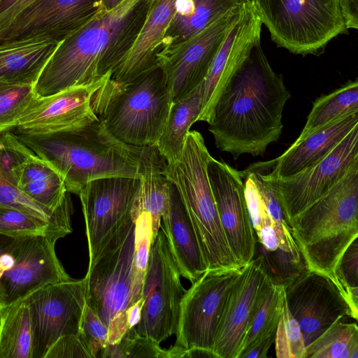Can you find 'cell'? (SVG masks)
<instances>
[{
    "label": "cell",
    "instance_id": "obj_4",
    "mask_svg": "<svg viewBox=\"0 0 358 358\" xmlns=\"http://www.w3.org/2000/svg\"><path fill=\"white\" fill-rule=\"evenodd\" d=\"M110 76L92 96L94 113L119 141L156 146L172 103L162 69L157 66L126 83Z\"/></svg>",
    "mask_w": 358,
    "mask_h": 358
},
{
    "label": "cell",
    "instance_id": "obj_8",
    "mask_svg": "<svg viewBox=\"0 0 358 358\" xmlns=\"http://www.w3.org/2000/svg\"><path fill=\"white\" fill-rule=\"evenodd\" d=\"M57 241L46 236L0 234V307L27 299L38 289L70 276L55 252Z\"/></svg>",
    "mask_w": 358,
    "mask_h": 358
},
{
    "label": "cell",
    "instance_id": "obj_15",
    "mask_svg": "<svg viewBox=\"0 0 358 358\" xmlns=\"http://www.w3.org/2000/svg\"><path fill=\"white\" fill-rule=\"evenodd\" d=\"M357 164L358 125L321 159L290 176H278V196L289 223L327 194Z\"/></svg>",
    "mask_w": 358,
    "mask_h": 358
},
{
    "label": "cell",
    "instance_id": "obj_24",
    "mask_svg": "<svg viewBox=\"0 0 358 358\" xmlns=\"http://www.w3.org/2000/svg\"><path fill=\"white\" fill-rule=\"evenodd\" d=\"M357 125L358 113L346 115L306 138L294 141L274 159L278 176H290L321 159Z\"/></svg>",
    "mask_w": 358,
    "mask_h": 358
},
{
    "label": "cell",
    "instance_id": "obj_19",
    "mask_svg": "<svg viewBox=\"0 0 358 358\" xmlns=\"http://www.w3.org/2000/svg\"><path fill=\"white\" fill-rule=\"evenodd\" d=\"M103 7L102 0H39L0 30V43L33 38L60 42Z\"/></svg>",
    "mask_w": 358,
    "mask_h": 358
},
{
    "label": "cell",
    "instance_id": "obj_1",
    "mask_svg": "<svg viewBox=\"0 0 358 358\" xmlns=\"http://www.w3.org/2000/svg\"><path fill=\"white\" fill-rule=\"evenodd\" d=\"M291 94L270 65L260 43L230 79L215 106L208 131L220 150L236 160L262 156L282 134V112Z\"/></svg>",
    "mask_w": 358,
    "mask_h": 358
},
{
    "label": "cell",
    "instance_id": "obj_28",
    "mask_svg": "<svg viewBox=\"0 0 358 358\" xmlns=\"http://www.w3.org/2000/svg\"><path fill=\"white\" fill-rule=\"evenodd\" d=\"M17 187L36 201L53 210L60 206L68 192L57 171L36 155L24 164Z\"/></svg>",
    "mask_w": 358,
    "mask_h": 358
},
{
    "label": "cell",
    "instance_id": "obj_7",
    "mask_svg": "<svg viewBox=\"0 0 358 358\" xmlns=\"http://www.w3.org/2000/svg\"><path fill=\"white\" fill-rule=\"evenodd\" d=\"M278 47L294 55L319 56L328 43L348 34L339 0H253Z\"/></svg>",
    "mask_w": 358,
    "mask_h": 358
},
{
    "label": "cell",
    "instance_id": "obj_25",
    "mask_svg": "<svg viewBox=\"0 0 358 358\" xmlns=\"http://www.w3.org/2000/svg\"><path fill=\"white\" fill-rule=\"evenodd\" d=\"M59 43L33 38L0 43V83L34 86Z\"/></svg>",
    "mask_w": 358,
    "mask_h": 358
},
{
    "label": "cell",
    "instance_id": "obj_37",
    "mask_svg": "<svg viewBox=\"0 0 358 358\" xmlns=\"http://www.w3.org/2000/svg\"><path fill=\"white\" fill-rule=\"evenodd\" d=\"M34 97L33 85L0 83V133L15 127Z\"/></svg>",
    "mask_w": 358,
    "mask_h": 358
},
{
    "label": "cell",
    "instance_id": "obj_50",
    "mask_svg": "<svg viewBox=\"0 0 358 358\" xmlns=\"http://www.w3.org/2000/svg\"><path fill=\"white\" fill-rule=\"evenodd\" d=\"M1 307H0V324H1Z\"/></svg>",
    "mask_w": 358,
    "mask_h": 358
},
{
    "label": "cell",
    "instance_id": "obj_29",
    "mask_svg": "<svg viewBox=\"0 0 358 358\" xmlns=\"http://www.w3.org/2000/svg\"><path fill=\"white\" fill-rule=\"evenodd\" d=\"M358 113V80L348 83L328 94L317 99L306 122L295 141H299L332 122Z\"/></svg>",
    "mask_w": 358,
    "mask_h": 358
},
{
    "label": "cell",
    "instance_id": "obj_45",
    "mask_svg": "<svg viewBox=\"0 0 358 358\" xmlns=\"http://www.w3.org/2000/svg\"><path fill=\"white\" fill-rule=\"evenodd\" d=\"M276 329L256 343L243 358H266L271 346L275 343Z\"/></svg>",
    "mask_w": 358,
    "mask_h": 358
},
{
    "label": "cell",
    "instance_id": "obj_46",
    "mask_svg": "<svg viewBox=\"0 0 358 358\" xmlns=\"http://www.w3.org/2000/svg\"><path fill=\"white\" fill-rule=\"evenodd\" d=\"M39 0H18L0 14V30L9 24L21 12Z\"/></svg>",
    "mask_w": 358,
    "mask_h": 358
},
{
    "label": "cell",
    "instance_id": "obj_23",
    "mask_svg": "<svg viewBox=\"0 0 358 358\" xmlns=\"http://www.w3.org/2000/svg\"><path fill=\"white\" fill-rule=\"evenodd\" d=\"M160 228L165 234L180 275L194 282L208 267L180 195L170 182L169 202Z\"/></svg>",
    "mask_w": 358,
    "mask_h": 358
},
{
    "label": "cell",
    "instance_id": "obj_9",
    "mask_svg": "<svg viewBox=\"0 0 358 358\" xmlns=\"http://www.w3.org/2000/svg\"><path fill=\"white\" fill-rule=\"evenodd\" d=\"M163 230L151 245L141 289L140 322L133 329L159 343L177 332L180 304L185 289Z\"/></svg>",
    "mask_w": 358,
    "mask_h": 358
},
{
    "label": "cell",
    "instance_id": "obj_51",
    "mask_svg": "<svg viewBox=\"0 0 358 358\" xmlns=\"http://www.w3.org/2000/svg\"><path fill=\"white\" fill-rule=\"evenodd\" d=\"M243 1H253V0H243Z\"/></svg>",
    "mask_w": 358,
    "mask_h": 358
},
{
    "label": "cell",
    "instance_id": "obj_36",
    "mask_svg": "<svg viewBox=\"0 0 358 358\" xmlns=\"http://www.w3.org/2000/svg\"><path fill=\"white\" fill-rule=\"evenodd\" d=\"M101 358H166V350L153 338L130 329L114 344H108L98 354Z\"/></svg>",
    "mask_w": 358,
    "mask_h": 358
},
{
    "label": "cell",
    "instance_id": "obj_12",
    "mask_svg": "<svg viewBox=\"0 0 358 358\" xmlns=\"http://www.w3.org/2000/svg\"><path fill=\"white\" fill-rule=\"evenodd\" d=\"M241 5L157 54V65L163 72L172 102L192 93L203 83L228 30L239 15Z\"/></svg>",
    "mask_w": 358,
    "mask_h": 358
},
{
    "label": "cell",
    "instance_id": "obj_3",
    "mask_svg": "<svg viewBox=\"0 0 358 358\" xmlns=\"http://www.w3.org/2000/svg\"><path fill=\"white\" fill-rule=\"evenodd\" d=\"M14 133L38 157L57 171L69 193L78 195L87 183L98 178H140L145 147L119 141L98 118L78 127L51 134Z\"/></svg>",
    "mask_w": 358,
    "mask_h": 358
},
{
    "label": "cell",
    "instance_id": "obj_33",
    "mask_svg": "<svg viewBox=\"0 0 358 358\" xmlns=\"http://www.w3.org/2000/svg\"><path fill=\"white\" fill-rule=\"evenodd\" d=\"M342 319L306 348V358H358L357 324Z\"/></svg>",
    "mask_w": 358,
    "mask_h": 358
},
{
    "label": "cell",
    "instance_id": "obj_35",
    "mask_svg": "<svg viewBox=\"0 0 358 358\" xmlns=\"http://www.w3.org/2000/svg\"><path fill=\"white\" fill-rule=\"evenodd\" d=\"M0 234L14 238L46 236L56 241L66 236L41 220L3 206H0Z\"/></svg>",
    "mask_w": 358,
    "mask_h": 358
},
{
    "label": "cell",
    "instance_id": "obj_21",
    "mask_svg": "<svg viewBox=\"0 0 358 358\" xmlns=\"http://www.w3.org/2000/svg\"><path fill=\"white\" fill-rule=\"evenodd\" d=\"M110 75L98 82L70 87L50 96H35L17 121L14 132L51 134L95 120L98 117L91 106L92 96Z\"/></svg>",
    "mask_w": 358,
    "mask_h": 358
},
{
    "label": "cell",
    "instance_id": "obj_32",
    "mask_svg": "<svg viewBox=\"0 0 358 358\" xmlns=\"http://www.w3.org/2000/svg\"><path fill=\"white\" fill-rule=\"evenodd\" d=\"M284 300L283 284L267 273L257 308L236 358H243L256 343L277 329Z\"/></svg>",
    "mask_w": 358,
    "mask_h": 358
},
{
    "label": "cell",
    "instance_id": "obj_10",
    "mask_svg": "<svg viewBox=\"0 0 358 358\" xmlns=\"http://www.w3.org/2000/svg\"><path fill=\"white\" fill-rule=\"evenodd\" d=\"M241 268H208L192 283L180 301L175 346L213 350L226 301Z\"/></svg>",
    "mask_w": 358,
    "mask_h": 358
},
{
    "label": "cell",
    "instance_id": "obj_42",
    "mask_svg": "<svg viewBox=\"0 0 358 358\" xmlns=\"http://www.w3.org/2000/svg\"><path fill=\"white\" fill-rule=\"evenodd\" d=\"M143 299L117 313L108 325V341L114 344L120 341L124 335L135 327L141 320Z\"/></svg>",
    "mask_w": 358,
    "mask_h": 358
},
{
    "label": "cell",
    "instance_id": "obj_47",
    "mask_svg": "<svg viewBox=\"0 0 358 358\" xmlns=\"http://www.w3.org/2000/svg\"><path fill=\"white\" fill-rule=\"evenodd\" d=\"M182 358H218L210 350L194 348L184 351Z\"/></svg>",
    "mask_w": 358,
    "mask_h": 358
},
{
    "label": "cell",
    "instance_id": "obj_48",
    "mask_svg": "<svg viewBox=\"0 0 358 358\" xmlns=\"http://www.w3.org/2000/svg\"><path fill=\"white\" fill-rule=\"evenodd\" d=\"M124 0H102V3L106 10H111L119 5Z\"/></svg>",
    "mask_w": 358,
    "mask_h": 358
},
{
    "label": "cell",
    "instance_id": "obj_40",
    "mask_svg": "<svg viewBox=\"0 0 358 358\" xmlns=\"http://www.w3.org/2000/svg\"><path fill=\"white\" fill-rule=\"evenodd\" d=\"M278 358H306V346L300 326L291 313L285 297L275 334Z\"/></svg>",
    "mask_w": 358,
    "mask_h": 358
},
{
    "label": "cell",
    "instance_id": "obj_2",
    "mask_svg": "<svg viewBox=\"0 0 358 358\" xmlns=\"http://www.w3.org/2000/svg\"><path fill=\"white\" fill-rule=\"evenodd\" d=\"M148 1L124 0L111 10L103 7L61 41L34 85L35 96H50L111 74L136 38Z\"/></svg>",
    "mask_w": 358,
    "mask_h": 358
},
{
    "label": "cell",
    "instance_id": "obj_11",
    "mask_svg": "<svg viewBox=\"0 0 358 358\" xmlns=\"http://www.w3.org/2000/svg\"><path fill=\"white\" fill-rule=\"evenodd\" d=\"M140 185L138 178L106 177L90 181L79 193L88 243V269L131 220Z\"/></svg>",
    "mask_w": 358,
    "mask_h": 358
},
{
    "label": "cell",
    "instance_id": "obj_14",
    "mask_svg": "<svg viewBox=\"0 0 358 358\" xmlns=\"http://www.w3.org/2000/svg\"><path fill=\"white\" fill-rule=\"evenodd\" d=\"M283 285L286 303L300 326L306 348L336 321L344 317L357 320L338 286L327 275L305 267Z\"/></svg>",
    "mask_w": 358,
    "mask_h": 358
},
{
    "label": "cell",
    "instance_id": "obj_49",
    "mask_svg": "<svg viewBox=\"0 0 358 358\" xmlns=\"http://www.w3.org/2000/svg\"><path fill=\"white\" fill-rule=\"evenodd\" d=\"M18 0H0V14L10 8Z\"/></svg>",
    "mask_w": 358,
    "mask_h": 358
},
{
    "label": "cell",
    "instance_id": "obj_41",
    "mask_svg": "<svg viewBox=\"0 0 358 358\" xmlns=\"http://www.w3.org/2000/svg\"><path fill=\"white\" fill-rule=\"evenodd\" d=\"M78 334L84 340L93 358H96L99 352L108 344V327L86 303Z\"/></svg>",
    "mask_w": 358,
    "mask_h": 358
},
{
    "label": "cell",
    "instance_id": "obj_6",
    "mask_svg": "<svg viewBox=\"0 0 358 358\" xmlns=\"http://www.w3.org/2000/svg\"><path fill=\"white\" fill-rule=\"evenodd\" d=\"M212 156L201 133L189 131L180 159L164 174L176 188L208 268H238L223 231L207 166Z\"/></svg>",
    "mask_w": 358,
    "mask_h": 358
},
{
    "label": "cell",
    "instance_id": "obj_22",
    "mask_svg": "<svg viewBox=\"0 0 358 358\" xmlns=\"http://www.w3.org/2000/svg\"><path fill=\"white\" fill-rule=\"evenodd\" d=\"M176 0H148L146 13L137 36L110 78L131 81L157 66L156 58L175 13Z\"/></svg>",
    "mask_w": 358,
    "mask_h": 358
},
{
    "label": "cell",
    "instance_id": "obj_5",
    "mask_svg": "<svg viewBox=\"0 0 358 358\" xmlns=\"http://www.w3.org/2000/svg\"><path fill=\"white\" fill-rule=\"evenodd\" d=\"M289 224L305 267L333 280L340 257L358 237V164Z\"/></svg>",
    "mask_w": 358,
    "mask_h": 358
},
{
    "label": "cell",
    "instance_id": "obj_18",
    "mask_svg": "<svg viewBox=\"0 0 358 358\" xmlns=\"http://www.w3.org/2000/svg\"><path fill=\"white\" fill-rule=\"evenodd\" d=\"M262 26L254 1H243L238 17L228 30L200 85L201 111L197 121L210 122L222 90L252 49L260 43Z\"/></svg>",
    "mask_w": 358,
    "mask_h": 358
},
{
    "label": "cell",
    "instance_id": "obj_44",
    "mask_svg": "<svg viewBox=\"0 0 358 358\" xmlns=\"http://www.w3.org/2000/svg\"><path fill=\"white\" fill-rule=\"evenodd\" d=\"M339 6L347 29H357L358 0H339Z\"/></svg>",
    "mask_w": 358,
    "mask_h": 358
},
{
    "label": "cell",
    "instance_id": "obj_31",
    "mask_svg": "<svg viewBox=\"0 0 358 358\" xmlns=\"http://www.w3.org/2000/svg\"><path fill=\"white\" fill-rule=\"evenodd\" d=\"M243 1H244L193 0L192 6L186 15H173L165 34L162 49L193 36L211 22L239 6Z\"/></svg>",
    "mask_w": 358,
    "mask_h": 358
},
{
    "label": "cell",
    "instance_id": "obj_27",
    "mask_svg": "<svg viewBox=\"0 0 358 358\" xmlns=\"http://www.w3.org/2000/svg\"><path fill=\"white\" fill-rule=\"evenodd\" d=\"M0 358H35V335L30 306L24 299L1 307Z\"/></svg>",
    "mask_w": 358,
    "mask_h": 358
},
{
    "label": "cell",
    "instance_id": "obj_34",
    "mask_svg": "<svg viewBox=\"0 0 358 358\" xmlns=\"http://www.w3.org/2000/svg\"><path fill=\"white\" fill-rule=\"evenodd\" d=\"M134 222V251L131 272V296L128 306L136 303L141 298L152 245V220L150 215L145 211H143L140 213Z\"/></svg>",
    "mask_w": 358,
    "mask_h": 358
},
{
    "label": "cell",
    "instance_id": "obj_16",
    "mask_svg": "<svg viewBox=\"0 0 358 358\" xmlns=\"http://www.w3.org/2000/svg\"><path fill=\"white\" fill-rule=\"evenodd\" d=\"M207 172L225 238L237 266L242 268L254 259L257 238L241 172L213 157L208 161Z\"/></svg>",
    "mask_w": 358,
    "mask_h": 358
},
{
    "label": "cell",
    "instance_id": "obj_43",
    "mask_svg": "<svg viewBox=\"0 0 358 358\" xmlns=\"http://www.w3.org/2000/svg\"><path fill=\"white\" fill-rule=\"evenodd\" d=\"M93 358L84 340L78 334L60 337L48 349L44 358Z\"/></svg>",
    "mask_w": 358,
    "mask_h": 358
},
{
    "label": "cell",
    "instance_id": "obj_13",
    "mask_svg": "<svg viewBox=\"0 0 358 358\" xmlns=\"http://www.w3.org/2000/svg\"><path fill=\"white\" fill-rule=\"evenodd\" d=\"M134 229L131 220L105 248L85 276L86 303L107 327L129 303Z\"/></svg>",
    "mask_w": 358,
    "mask_h": 358
},
{
    "label": "cell",
    "instance_id": "obj_26",
    "mask_svg": "<svg viewBox=\"0 0 358 358\" xmlns=\"http://www.w3.org/2000/svg\"><path fill=\"white\" fill-rule=\"evenodd\" d=\"M200 111V85L186 96L172 102L156 145L167 164L180 159L187 134L192 124L197 121Z\"/></svg>",
    "mask_w": 358,
    "mask_h": 358
},
{
    "label": "cell",
    "instance_id": "obj_30",
    "mask_svg": "<svg viewBox=\"0 0 358 358\" xmlns=\"http://www.w3.org/2000/svg\"><path fill=\"white\" fill-rule=\"evenodd\" d=\"M0 206L13 208L41 220L65 236L72 232L71 217L73 204L69 192H67L60 206L53 210L30 197L0 173Z\"/></svg>",
    "mask_w": 358,
    "mask_h": 358
},
{
    "label": "cell",
    "instance_id": "obj_20",
    "mask_svg": "<svg viewBox=\"0 0 358 358\" xmlns=\"http://www.w3.org/2000/svg\"><path fill=\"white\" fill-rule=\"evenodd\" d=\"M262 255L241 268L226 301L213 345L218 358H236L261 298L266 277Z\"/></svg>",
    "mask_w": 358,
    "mask_h": 358
},
{
    "label": "cell",
    "instance_id": "obj_38",
    "mask_svg": "<svg viewBox=\"0 0 358 358\" xmlns=\"http://www.w3.org/2000/svg\"><path fill=\"white\" fill-rule=\"evenodd\" d=\"M333 280L358 319V241L348 245L333 272Z\"/></svg>",
    "mask_w": 358,
    "mask_h": 358
},
{
    "label": "cell",
    "instance_id": "obj_17",
    "mask_svg": "<svg viewBox=\"0 0 358 358\" xmlns=\"http://www.w3.org/2000/svg\"><path fill=\"white\" fill-rule=\"evenodd\" d=\"M85 296L84 278L46 285L25 299L34 323L35 358H44L60 337L78 334Z\"/></svg>",
    "mask_w": 358,
    "mask_h": 358
},
{
    "label": "cell",
    "instance_id": "obj_39",
    "mask_svg": "<svg viewBox=\"0 0 358 358\" xmlns=\"http://www.w3.org/2000/svg\"><path fill=\"white\" fill-rule=\"evenodd\" d=\"M36 155L10 129L0 133V173L12 184H18L24 164Z\"/></svg>",
    "mask_w": 358,
    "mask_h": 358
}]
</instances>
